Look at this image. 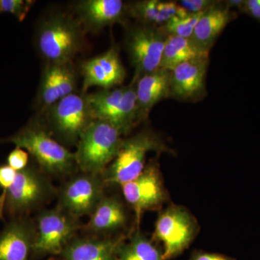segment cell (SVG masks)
Wrapping results in <instances>:
<instances>
[{
    "label": "cell",
    "instance_id": "cell-1",
    "mask_svg": "<svg viewBox=\"0 0 260 260\" xmlns=\"http://www.w3.org/2000/svg\"><path fill=\"white\" fill-rule=\"evenodd\" d=\"M0 143H10L31 155L38 167L49 177H69L78 170L75 153L51 134L40 118H35L15 134Z\"/></svg>",
    "mask_w": 260,
    "mask_h": 260
},
{
    "label": "cell",
    "instance_id": "cell-2",
    "mask_svg": "<svg viewBox=\"0 0 260 260\" xmlns=\"http://www.w3.org/2000/svg\"><path fill=\"white\" fill-rule=\"evenodd\" d=\"M85 32L74 13L52 12L38 25L36 48L46 63L73 62L85 46Z\"/></svg>",
    "mask_w": 260,
    "mask_h": 260
},
{
    "label": "cell",
    "instance_id": "cell-3",
    "mask_svg": "<svg viewBox=\"0 0 260 260\" xmlns=\"http://www.w3.org/2000/svg\"><path fill=\"white\" fill-rule=\"evenodd\" d=\"M169 153L170 149L150 130H143L124 138L117 155L102 174L107 187L121 186L138 177L144 170L150 152Z\"/></svg>",
    "mask_w": 260,
    "mask_h": 260
},
{
    "label": "cell",
    "instance_id": "cell-4",
    "mask_svg": "<svg viewBox=\"0 0 260 260\" xmlns=\"http://www.w3.org/2000/svg\"><path fill=\"white\" fill-rule=\"evenodd\" d=\"M124 139L116 126L95 119L81 135L75 151L80 172L102 174L115 158Z\"/></svg>",
    "mask_w": 260,
    "mask_h": 260
},
{
    "label": "cell",
    "instance_id": "cell-5",
    "mask_svg": "<svg viewBox=\"0 0 260 260\" xmlns=\"http://www.w3.org/2000/svg\"><path fill=\"white\" fill-rule=\"evenodd\" d=\"M51 177L38 166L29 164L17 172L13 184L5 194L3 214L10 218L28 216L56 194Z\"/></svg>",
    "mask_w": 260,
    "mask_h": 260
},
{
    "label": "cell",
    "instance_id": "cell-6",
    "mask_svg": "<svg viewBox=\"0 0 260 260\" xmlns=\"http://www.w3.org/2000/svg\"><path fill=\"white\" fill-rule=\"evenodd\" d=\"M43 121L61 144L76 146L83 132L94 119L86 94L75 93L61 99L44 113Z\"/></svg>",
    "mask_w": 260,
    "mask_h": 260
},
{
    "label": "cell",
    "instance_id": "cell-7",
    "mask_svg": "<svg viewBox=\"0 0 260 260\" xmlns=\"http://www.w3.org/2000/svg\"><path fill=\"white\" fill-rule=\"evenodd\" d=\"M36 234L31 258L60 255L65 246L83 228L79 219L59 207L42 210L36 217Z\"/></svg>",
    "mask_w": 260,
    "mask_h": 260
},
{
    "label": "cell",
    "instance_id": "cell-8",
    "mask_svg": "<svg viewBox=\"0 0 260 260\" xmlns=\"http://www.w3.org/2000/svg\"><path fill=\"white\" fill-rule=\"evenodd\" d=\"M199 231L198 221L186 208L169 205L159 213L153 239L161 243L162 260L175 257L190 245Z\"/></svg>",
    "mask_w": 260,
    "mask_h": 260
},
{
    "label": "cell",
    "instance_id": "cell-9",
    "mask_svg": "<svg viewBox=\"0 0 260 260\" xmlns=\"http://www.w3.org/2000/svg\"><path fill=\"white\" fill-rule=\"evenodd\" d=\"M69 177L56 191L57 207L78 219L90 215L106 195L102 174L80 172Z\"/></svg>",
    "mask_w": 260,
    "mask_h": 260
},
{
    "label": "cell",
    "instance_id": "cell-10",
    "mask_svg": "<svg viewBox=\"0 0 260 260\" xmlns=\"http://www.w3.org/2000/svg\"><path fill=\"white\" fill-rule=\"evenodd\" d=\"M167 38L161 27L138 23L128 29L126 49L135 68L136 78L160 68Z\"/></svg>",
    "mask_w": 260,
    "mask_h": 260
},
{
    "label": "cell",
    "instance_id": "cell-11",
    "mask_svg": "<svg viewBox=\"0 0 260 260\" xmlns=\"http://www.w3.org/2000/svg\"><path fill=\"white\" fill-rule=\"evenodd\" d=\"M120 188L124 200L134 212L136 228H140L143 213L161 209L167 201V193L157 159L149 161L138 177Z\"/></svg>",
    "mask_w": 260,
    "mask_h": 260
},
{
    "label": "cell",
    "instance_id": "cell-12",
    "mask_svg": "<svg viewBox=\"0 0 260 260\" xmlns=\"http://www.w3.org/2000/svg\"><path fill=\"white\" fill-rule=\"evenodd\" d=\"M78 77L73 62L46 63L36 97L35 107L44 114L61 99L76 93Z\"/></svg>",
    "mask_w": 260,
    "mask_h": 260
},
{
    "label": "cell",
    "instance_id": "cell-13",
    "mask_svg": "<svg viewBox=\"0 0 260 260\" xmlns=\"http://www.w3.org/2000/svg\"><path fill=\"white\" fill-rule=\"evenodd\" d=\"M80 69L83 76L82 93L84 94L91 87L101 89L119 87L126 77L125 69L116 47L84 61Z\"/></svg>",
    "mask_w": 260,
    "mask_h": 260
},
{
    "label": "cell",
    "instance_id": "cell-14",
    "mask_svg": "<svg viewBox=\"0 0 260 260\" xmlns=\"http://www.w3.org/2000/svg\"><path fill=\"white\" fill-rule=\"evenodd\" d=\"M73 13L86 32H98L121 23L128 15L127 4L121 0H82L74 5Z\"/></svg>",
    "mask_w": 260,
    "mask_h": 260
},
{
    "label": "cell",
    "instance_id": "cell-15",
    "mask_svg": "<svg viewBox=\"0 0 260 260\" xmlns=\"http://www.w3.org/2000/svg\"><path fill=\"white\" fill-rule=\"evenodd\" d=\"M35 234L34 220L28 216L10 218L0 232V260H29Z\"/></svg>",
    "mask_w": 260,
    "mask_h": 260
},
{
    "label": "cell",
    "instance_id": "cell-16",
    "mask_svg": "<svg viewBox=\"0 0 260 260\" xmlns=\"http://www.w3.org/2000/svg\"><path fill=\"white\" fill-rule=\"evenodd\" d=\"M209 57L181 63L172 70L170 96L181 101L198 100L205 92Z\"/></svg>",
    "mask_w": 260,
    "mask_h": 260
},
{
    "label": "cell",
    "instance_id": "cell-17",
    "mask_svg": "<svg viewBox=\"0 0 260 260\" xmlns=\"http://www.w3.org/2000/svg\"><path fill=\"white\" fill-rule=\"evenodd\" d=\"M89 217L88 223L82 229L88 235L102 237H113L120 232L129 220L125 205L120 198L107 195Z\"/></svg>",
    "mask_w": 260,
    "mask_h": 260
},
{
    "label": "cell",
    "instance_id": "cell-18",
    "mask_svg": "<svg viewBox=\"0 0 260 260\" xmlns=\"http://www.w3.org/2000/svg\"><path fill=\"white\" fill-rule=\"evenodd\" d=\"M127 234V236H128ZM127 236L76 237L60 254L62 260H117V249Z\"/></svg>",
    "mask_w": 260,
    "mask_h": 260
},
{
    "label": "cell",
    "instance_id": "cell-19",
    "mask_svg": "<svg viewBox=\"0 0 260 260\" xmlns=\"http://www.w3.org/2000/svg\"><path fill=\"white\" fill-rule=\"evenodd\" d=\"M170 70L159 68L153 73L136 78L138 123L148 119L154 106L170 97Z\"/></svg>",
    "mask_w": 260,
    "mask_h": 260
},
{
    "label": "cell",
    "instance_id": "cell-20",
    "mask_svg": "<svg viewBox=\"0 0 260 260\" xmlns=\"http://www.w3.org/2000/svg\"><path fill=\"white\" fill-rule=\"evenodd\" d=\"M129 16L135 18L138 23L160 27L175 17L187 15L178 2L161 0H142L127 4Z\"/></svg>",
    "mask_w": 260,
    "mask_h": 260
},
{
    "label": "cell",
    "instance_id": "cell-21",
    "mask_svg": "<svg viewBox=\"0 0 260 260\" xmlns=\"http://www.w3.org/2000/svg\"><path fill=\"white\" fill-rule=\"evenodd\" d=\"M219 2L205 11L195 27L191 39L197 44L210 51L220 34L234 19L236 13Z\"/></svg>",
    "mask_w": 260,
    "mask_h": 260
},
{
    "label": "cell",
    "instance_id": "cell-22",
    "mask_svg": "<svg viewBox=\"0 0 260 260\" xmlns=\"http://www.w3.org/2000/svg\"><path fill=\"white\" fill-rule=\"evenodd\" d=\"M206 50L191 39L168 36L160 68L172 71L178 65L192 59L209 57Z\"/></svg>",
    "mask_w": 260,
    "mask_h": 260
},
{
    "label": "cell",
    "instance_id": "cell-23",
    "mask_svg": "<svg viewBox=\"0 0 260 260\" xmlns=\"http://www.w3.org/2000/svg\"><path fill=\"white\" fill-rule=\"evenodd\" d=\"M125 86L101 89L86 93L94 119L107 121L116 126Z\"/></svg>",
    "mask_w": 260,
    "mask_h": 260
},
{
    "label": "cell",
    "instance_id": "cell-24",
    "mask_svg": "<svg viewBox=\"0 0 260 260\" xmlns=\"http://www.w3.org/2000/svg\"><path fill=\"white\" fill-rule=\"evenodd\" d=\"M117 260H162V252L145 236L140 228L131 231L119 244Z\"/></svg>",
    "mask_w": 260,
    "mask_h": 260
},
{
    "label": "cell",
    "instance_id": "cell-25",
    "mask_svg": "<svg viewBox=\"0 0 260 260\" xmlns=\"http://www.w3.org/2000/svg\"><path fill=\"white\" fill-rule=\"evenodd\" d=\"M204 13H188L185 16L175 17L160 27L168 36L190 39L197 24Z\"/></svg>",
    "mask_w": 260,
    "mask_h": 260
},
{
    "label": "cell",
    "instance_id": "cell-26",
    "mask_svg": "<svg viewBox=\"0 0 260 260\" xmlns=\"http://www.w3.org/2000/svg\"><path fill=\"white\" fill-rule=\"evenodd\" d=\"M35 1L31 0H0V13L14 15L19 21H23Z\"/></svg>",
    "mask_w": 260,
    "mask_h": 260
},
{
    "label": "cell",
    "instance_id": "cell-27",
    "mask_svg": "<svg viewBox=\"0 0 260 260\" xmlns=\"http://www.w3.org/2000/svg\"><path fill=\"white\" fill-rule=\"evenodd\" d=\"M17 172L8 164L0 165V189H3V194L0 196V219H3V201L7 191L14 182Z\"/></svg>",
    "mask_w": 260,
    "mask_h": 260
},
{
    "label": "cell",
    "instance_id": "cell-28",
    "mask_svg": "<svg viewBox=\"0 0 260 260\" xmlns=\"http://www.w3.org/2000/svg\"><path fill=\"white\" fill-rule=\"evenodd\" d=\"M29 153L26 150L16 147L12 150L7 158V164L15 172L23 170L29 165Z\"/></svg>",
    "mask_w": 260,
    "mask_h": 260
},
{
    "label": "cell",
    "instance_id": "cell-29",
    "mask_svg": "<svg viewBox=\"0 0 260 260\" xmlns=\"http://www.w3.org/2000/svg\"><path fill=\"white\" fill-rule=\"evenodd\" d=\"M219 2L220 1H215V0H181L178 2V3L187 13L195 14V13H204L218 4Z\"/></svg>",
    "mask_w": 260,
    "mask_h": 260
},
{
    "label": "cell",
    "instance_id": "cell-30",
    "mask_svg": "<svg viewBox=\"0 0 260 260\" xmlns=\"http://www.w3.org/2000/svg\"><path fill=\"white\" fill-rule=\"evenodd\" d=\"M242 11L260 21V0H245Z\"/></svg>",
    "mask_w": 260,
    "mask_h": 260
},
{
    "label": "cell",
    "instance_id": "cell-31",
    "mask_svg": "<svg viewBox=\"0 0 260 260\" xmlns=\"http://www.w3.org/2000/svg\"><path fill=\"white\" fill-rule=\"evenodd\" d=\"M189 260H236L234 258L223 255V254H215V253L204 252L198 251L194 253Z\"/></svg>",
    "mask_w": 260,
    "mask_h": 260
},
{
    "label": "cell",
    "instance_id": "cell-32",
    "mask_svg": "<svg viewBox=\"0 0 260 260\" xmlns=\"http://www.w3.org/2000/svg\"><path fill=\"white\" fill-rule=\"evenodd\" d=\"M224 4H225V6L229 8V9L236 8L242 10L243 6H244V0H229V1H225Z\"/></svg>",
    "mask_w": 260,
    "mask_h": 260
},
{
    "label": "cell",
    "instance_id": "cell-33",
    "mask_svg": "<svg viewBox=\"0 0 260 260\" xmlns=\"http://www.w3.org/2000/svg\"><path fill=\"white\" fill-rule=\"evenodd\" d=\"M51 260H57V259H51Z\"/></svg>",
    "mask_w": 260,
    "mask_h": 260
}]
</instances>
